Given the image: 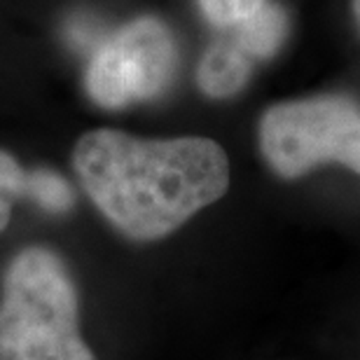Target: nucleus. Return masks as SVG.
<instances>
[{
    "instance_id": "obj_1",
    "label": "nucleus",
    "mask_w": 360,
    "mask_h": 360,
    "mask_svg": "<svg viewBox=\"0 0 360 360\" xmlns=\"http://www.w3.org/2000/svg\"><path fill=\"white\" fill-rule=\"evenodd\" d=\"M73 171L98 213L131 241H160L225 197L229 160L201 136L136 139L94 129L73 148Z\"/></svg>"
},
{
    "instance_id": "obj_2",
    "label": "nucleus",
    "mask_w": 360,
    "mask_h": 360,
    "mask_svg": "<svg viewBox=\"0 0 360 360\" xmlns=\"http://www.w3.org/2000/svg\"><path fill=\"white\" fill-rule=\"evenodd\" d=\"M0 360H96L80 335V297L66 260L26 246L0 281Z\"/></svg>"
},
{
    "instance_id": "obj_3",
    "label": "nucleus",
    "mask_w": 360,
    "mask_h": 360,
    "mask_svg": "<svg viewBox=\"0 0 360 360\" xmlns=\"http://www.w3.org/2000/svg\"><path fill=\"white\" fill-rule=\"evenodd\" d=\"M260 150L281 178H300L326 162L360 176V108L344 96L271 105L260 120Z\"/></svg>"
},
{
    "instance_id": "obj_4",
    "label": "nucleus",
    "mask_w": 360,
    "mask_h": 360,
    "mask_svg": "<svg viewBox=\"0 0 360 360\" xmlns=\"http://www.w3.org/2000/svg\"><path fill=\"white\" fill-rule=\"evenodd\" d=\"M178 68V45L157 17H141L117 28L89 59L84 89L98 108L122 110L162 96Z\"/></svg>"
},
{
    "instance_id": "obj_5",
    "label": "nucleus",
    "mask_w": 360,
    "mask_h": 360,
    "mask_svg": "<svg viewBox=\"0 0 360 360\" xmlns=\"http://www.w3.org/2000/svg\"><path fill=\"white\" fill-rule=\"evenodd\" d=\"M253 63L232 38L215 40L199 61L197 84L206 96L229 98L248 84Z\"/></svg>"
},
{
    "instance_id": "obj_6",
    "label": "nucleus",
    "mask_w": 360,
    "mask_h": 360,
    "mask_svg": "<svg viewBox=\"0 0 360 360\" xmlns=\"http://www.w3.org/2000/svg\"><path fill=\"white\" fill-rule=\"evenodd\" d=\"M288 31V17L281 10L278 3L267 0V5L255 14L253 19H248L246 24L229 31L236 45L246 52L253 61L269 59L278 52V47L283 45Z\"/></svg>"
},
{
    "instance_id": "obj_7",
    "label": "nucleus",
    "mask_w": 360,
    "mask_h": 360,
    "mask_svg": "<svg viewBox=\"0 0 360 360\" xmlns=\"http://www.w3.org/2000/svg\"><path fill=\"white\" fill-rule=\"evenodd\" d=\"M26 197H31L42 211L68 213L75 204L73 187L61 174L52 169H35L26 178Z\"/></svg>"
},
{
    "instance_id": "obj_8",
    "label": "nucleus",
    "mask_w": 360,
    "mask_h": 360,
    "mask_svg": "<svg viewBox=\"0 0 360 360\" xmlns=\"http://www.w3.org/2000/svg\"><path fill=\"white\" fill-rule=\"evenodd\" d=\"M204 19L218 31H234L253 19L267 0H197Z\"/></svg>"
},
{
    "instance_id": "obj_9",
    "label": "nucleus",
    "mask_w": 360,
    "mask_h": 360,
    "mask_svg": "<svg viewBox=\"0 0 360 360\" xmlns=\"http://www.w3.org/2000/svg\"><path fill=\"white\" fill-rule=\"evenodd\" d=\"M28 171L7 150H0V232H5L12 218V201L26 194Z\"/></svg>"
},
{
    "instance_id": "obj_10",
    "label": "nucleus",
    "mask_w": 360,
    "mask_h": 360,
    "mask_svg": "<svg viewBox=\"0 0 360 360\" xmlns=\"http://www.w3.org/2000/svg\"><path fill=\"white\" fill-rule=\"evenodd\" d=\"M354 12H356V19L360 24V0H354Z\"/></svg>"
}]
</instances>
